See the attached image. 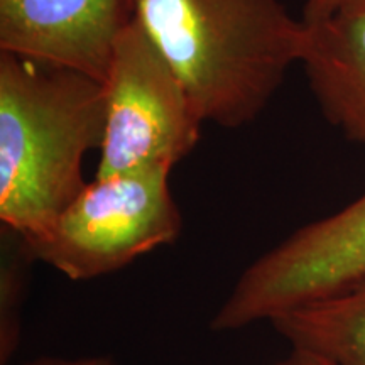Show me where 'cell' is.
Wrapping results in <instances>:
<instances>
[{
  "mask_svg": "<svg viewBox=\"0 0 365 365\" xmlns=\"http://www.w3.org/2000/svg\"><path fill=\"white\" fill-rule=\"evenodd\" d=\"M135 21L203 122H254L301 63L308 29L281 0H137Z\"/></svg>",
  "mask_w": 365,
  "mask_h": 365,
  "instance_id": "cell-1",
  "label": "cell"
},
{
  "mask_svg": "<svg viewBox=\"0 0 365 365\" xmlns=\"http://www.w3.org/2000/svg\"><path fill=\"white\" fill-rule=\"evenodd\" d=\"M105 85L0 51V222L43 234L88 186L83 159L102 148Z\"/></svg>",
  "mask_w": 365,
  "mask_h": 365,
  "instance_id": "cell-2",
  "label": "cell"
},
{
  "mask_svg": "<svg viewBox=\"0 0 365 365\" xmlns=\"http://www.w3.org/2000/svg\"><path fill=\"white\" fill-rule=\"evenodd\" d=\"M171 166H145L93 178L53 225L22 240L36 262L71 281L120 271L140 255L173 244L182 217L170 188Z\"/></svg>",
  "mask_w": 365,
  "mask_h": 365,
  "instance_id": "cell-3",
  "label": "cell"
},
{
  "mask_svg": "<svg viewBox=\"0 0 365 365\" xmlns=\"http://www.w3.org/2000/svg\"><path fill=\"white\" fill-rule=\"evenodd\" d=\"M103 85L107 127L95 178L145 166L173 168L196 148L202 117L135 19L113 48Z\"/></svg>",
  "mask_w": 365,
  "mask_h": 365,
  "instance_id": "cell-4",
  "label": "cell"
},
{
  "mask_svg": "<svg viewBox=\"0 0 365 365\" xmlns=\"http://www.w3.org/2000/svg\"><path fill=\"white\" fill-rule=\"evenodd\" d=\"M365 281V191L250 264L210 328L235 331Z\"/></svg>",
  "mask_w": 365,
  "mask_h": 365,
  "instance_id": "cell-5",
  "label": "cell"
},
{
  "mask_svg": "<svg viewBox=\"0 0 365 365\" xmlns=\"http://www.w3.org/2000/svg\"><path fill=\"white\" fill-rule=\"evenodd\" d=\"M137 0H0V51L105 83Z\"/></svg>",
  "mask_w": 365,
  "mask_h": 365,
  "instance_id": "cell-6",
  "label": "cell"
},
{
  "mask_svg": "<svg viewBox=\"0 0 365 365\" xmlns=\"http://www.w3.org/2000/svg\"><path fill=\"white\" fill-rule=\"evenodd\" d=\"M307 29L299 65L319 110L346 139L365 145V0H345Z\"/></svg>",
  "mask_w": 365,
  "mask_h": 365,
  "instance_id": "cell-7",
  "label": "cell"
},
{
  "mask_svg": "<svg viewBox=\"0 0 365 365\" xmlns=\"http://www.w3.org/2000/svg\"><path fill=\"white\" fill-rule=\"evenodd\" d=\"M269 323L291 349L333 365H365V281L287 309Z\"/></svg>",
  "mask_w": 365,
  "mask_h": 365,
  "instance_id": "cell-8",
  "label": "cell"
},
{
  "mask_svg": "<svg viewBox=\"0 0 365 365\" xmlns=\"http://www.w3.org/2000/svg\"><path fill=\"white\" fill-rule=\"evenodd\" d=\"M9 244H4L2 272H0V362H6L16 354L21 339V309L26 289V266L34 262L26 252L19 237L4 230Z\"/></svg>",
  "mask_w": 365,
  "mask_h": 365,
  "instance_id": "cell-9",
  "label": "cell"
},
{
  "mask_svg": "<svg viewBox=\"0 0 365 365\" xmlns=\"http://www.w3.org/2000/svg\"><path fill=\"white\" fill-rule=\"evenodd\" d=\"M345 0H304L303 22L307 26L325 21Z\"/></svg>",
  "mask_w": 365,
  "mask_h": 365,
  "instance_id": "cell-10",
  "label": "cell"
},
{
  "mask_svg": "<svg viewBox=\"0 0 365 365\" xmlns=\"http://www.w3.org/2000/svg\"><path fill=\"white\" fill-rule=\"evenodd\" d=\"M24 365H115L108 357H81V359H61V357H39Z\"/></svg>",
  "mask_w": 365,
  "mask_h": 365,
  "instance_id": "cell-11",
  "label": "cell"
},
{
  "mask_svg": "<svg viewBox=\"0 0 365 365\" xmlns=\"http://www.w3.org/2000/svg\"><path fill=\"white\" fill-rule=\"evenodd\" d=\"M274 365H333L328 360L318 357V355L304 352V350L291 349V352Z\"/></svg>",
  "mask_w": 365,
  "mask_h": 365,
  "instance_id": "cell-12",
  "label": "cell"
}]
</instances>
